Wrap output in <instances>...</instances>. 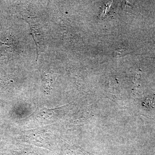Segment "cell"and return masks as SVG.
Segmentation results:
<instances>
[{"instance_id":"6da1fadb","label":"cell","mask_w":155,"mask_h":155,"mask_svg":"<svg viewBox=\"0 0 155 155\" xmlns=\"http://www.w3.org/2000/svg\"><path fill=\"white\" fill-rule=\"evenodd\" d=\"M55 110L56 109L53 110L45 107L39 109L34 114V118L38 122L41 123L49 122L54 118L56 114L55 112Z\"/></svg>"},{"instance_id":"7a4b0ae2","label":"cell","mask_w":155,"mask_h":155,"mask_svg":"<svg viewBox=\"0 0 155 155\" xmlns=\"http://www.w3.org/2000/svg\"><path fill=\"white\" fill-rule=\"evenodd\" d=\"M52 81V77H51L49 74L45 73L43 78V82L45 91L47 92V93H49L51 91Z\"/></svg>"},{"instance_id":"3957f363","label":"cell","mask_w":155,"mask_h":155,"mask_svg":"<svg viewBox=\"0 0 155 155\" xmlns=\"http://www.w3.org/2000/svg\"><path fill=\"white\" fill-rule=\"evenodd\" d=\"M128 53V51L125 48H119L116 50L114 53V57L116 58L122 57L125 56Z\"/></svg>"}]
</instances>
